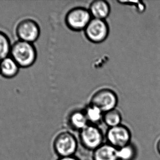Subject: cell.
I'll list each match as a JSON object with an SVG mask.
<instances>
[{"label": "cell", "mask_w": 160, "mask_h": 160, "mask_svg": "<svg viewBox=\"0 0 160 160\" xmlns=\"http://www.w3.org/2000/svg\"><path fill=\"white\" fill-rule=\"evenodd\" d=\"M10 54L11 58L22 68L33 66L37 58V52L33 43L21 40L12 45Z\"/></svg>", "instance_id": "cell-1"}, {"label": "cell", "mask_w": 160, "mask_h": 160, "mask_svg": "<svg viewBox=\"0 0 160 160\" xmlns=\"http://www.w3.org/2000/svg\"><path fill=\"white\" fill-rule=\"evenodd\" d=\"M54 151L60 158L74 156L78 143L76 137L70 132H61L56 136L53 143Z\"/></svg>", "instance_id": "cell-2"}, {"label": "cell", "mask_w": 160, "mask_h": 160, "mask_svg": "<svg viewBox=\"0 0 160 160\" xmlns=\"http://www.w3.org/2000/svg\"><path fill=\"white\" fill-rule=\"evenodd\" d=\"M80 142L86 149L94 151L103 144L104 136L97 125L88 124L80 131Z\"/></svg>", "instance_id": "cell-3"}, {"label": "cell", "mask_w": 160, "mask_h": 160, "mask_svg": "<svg viewBox=\"0 0 160 160\" xmlns=\"http://www.w3.org/2000/svg\"><path fill=\"white\" fill-rule=\"evenodd\" d=\"M92 20L89 10L82 7H76L68 12L65 17V22L69 28L79 31L84 30Z\"/></svg>", "instance_id": "cell-4"}, {"label": "cell", "mask_w": 160, "mask_h": 160, "mask_svg": "<svg viewBox=\"0 0 160 160\" xmlns=\"http://www.w3.org/2000/svg\"><path fill=\"white\" fill-rule=\"evenodd\" d=\"M118 102L117 95L110 89L100 90L91 98V104L97 107L104 112L115 109Z\"/></svg>", "instance_id": "cell-5"}, {"label": "cell", "mask_w": 160, "mask_h": 160, "mask_svg": "<svg viewBox=\"0 0 160 160\" xmlns=\"http://www.w3.org/2000/svg\"><path fill=\"white\" fill-rule=\"evenodd\" d=\"M84 31L87 38L90 41L98 43L106 39L109 28L105 20L93 18L84 29Z\"/></svg>", "instance_id": "cell-6"}, {"label": "cell", "mask_w": 160, "mask_h": 160, "mask_svg": "<svg viewBox=\"0 0 160 160\" xmlns=\"http://www.w3.org/2000/svg\"><path fill=\"white\" fill-rule=\"evenodd\" d=\"M107 143L119 149L131 143L132 134L130 129L123 125L109 128L106 133Z\"/></svg>", "instance_id": "cell-7"}, {"label": "cell", "mask_w": 160, "mask_h": 160, "mask_svg": "<svg viewBox=\"0 0 160 160\" xmlns=\"http://www.w3.org/2000/svg\"><path fill=\"white\" fill-rule=\"evenodd\" d=\"M16 33L19 40L33 43L37 41L40 35L39 25L34 20H23L18 24Z\"/></svg>", "instance_id": "cell-8"}, {"label": "cell", "mask_w": 160, "mask_h": 160, "mask_svg": "<svg viewBox=\"0 0 160 160\" xmlns=\"http://www.w3.org/2000/svg\"><path fill=\"white\" fill-rule=\"evenodd\" d=\"M118 149L109 143H103L93 151V160H118Z\"/></svg>", "instance_id": "cell-9"}, {"label": "cell", "mask_w": 160, "mask_h": 160, "mask_svg": "<svg viewBox=\"0 0 160 160\" xmlns=\"http://www.w3.org/2000/svg\"><path fill=\"white\" fill-rule=\"evenodd\" d=\"M89 11L93 18L105 20L110 14V7L105 1L97 0L91 3Z\"/></svg>", "instance_id": "cell-10"}, {"label": "cell", "mask_w": 160, "mask_h": 160, "mask_svg": "<svg viewBox=\"0 0 160 160\" xmlns=\"http://www.w3.org/2000/svg\"><path fill=\"white\" fill-rule=\"evenodd\" d=\"M20 67L11 57L0 61V74L6 78H12L17 75Z\"/></svg>", "instance_id": "cell-11"}, {"label": "cell", "mask_w": 160, "mask_h": 160, "mask_svg": "<svg viewBox=\"0 0 160 160\" xmlns=\"http://www.w3.org/2000/svg\"><path fill=\"white\" fill-rule=\"evenodd\" d=\"M69 124L72 128L81 131L88 125L84 111H75L70 115Z\"/></svg>", "instance_id": "cell-12"}, {"label": "cell", "mask_w": 160, "mask_h": 160, "mask_svg": "<svg viewBox=\"0 0 160 160\" xmlns=\"http://www.w3.org/2000/svg\"><path fill=\"white\" fill-rule=\"evenodd\" d=\"M89 124L97 125L103 121L104 112L99 108L90 104L87 107L84 111Z\"/></svg>", "instance_id": "cell-13"}, {"label": "cell", "mask_w": 160, "mask_h": 160, "mask_svg": "<svg viewBox=\"0 0 160 160\" xmlns=\"http://www.w3.org/2000/svg\"><path fill=\"white\" fill-rule=\"evenodd\" d=\"M103 121L109 128L120 125L122 121L121 113L116 109L104 112Z\"/></svg>", "instance_id": "cell-14"}, {"label": "cell", "mask_w": 160, "mask_h": 160, "mask_svg": "<svg viewBox=\"0 0 160 160\" xmlns=\"http://www.w3.org/2000/svg\"><path fill=\"white\" fill-rule=\"evenodd\" d=\"M136 148L135 145L130 143L118 149V160H134L136 158Z\"/></svg>", "instance_id": "cell-15"}, {"label": "cell", "mask_w": 160, "mask_h": 160, "mask_svg": "<svg viewBox=\"0 0 160 160\" xmlns=\"http://www.w3.org/2000/svg\"><path fill=\"white\" fill-rule=\"evenodd\" d=\"M11 42L7 35L0 31V61L8 57L11 52Z\"/></svg>", "instance_id": "cell-16"}, {"label": "cell", "mask_w": 160, "mask_h": 160, "mask_svg": "<svg viewBox=\"0 0 160 160\" xmlns=\"http://www.w3.org/2000/svg\"><path fill=\"white\" fill-rule=\"evenodd\" d=\"M57 160H80L79 158L75 156H68V157H63L60 158Z\"/></svg>", "instance_id": "cell-17"}, {"label": "cell", "mask_w": 160, "mask_h": 160, "mask_svg": "<svg viewBox=\"0 0 160 160\" xmlns=\"http://www.w3.org/2000/svg\"><path fill=\"white\" fill-rule=\"evenodd\" d=\"M157 149L158 153L160 155V139L158 140V142L157 143Z\"/></svg>", "instance_id": "cell-18"}]
</instances>
